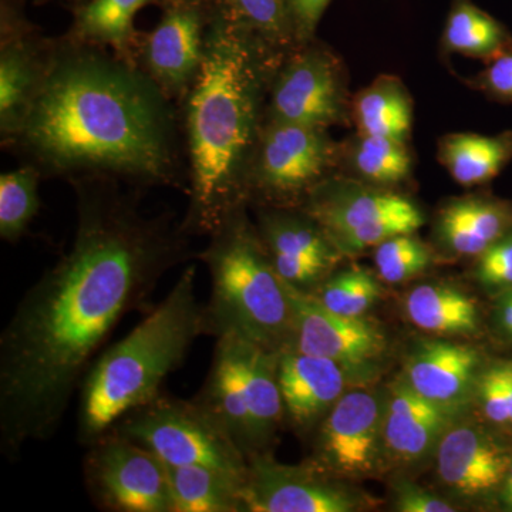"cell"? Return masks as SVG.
Instances as JSON below:
<instances>
[{"label":"cell","mask_w":512,"mask_h":512,"mask_svg":"<svg viewBox=\"0 0 512 512\" xmlns=\"http://www.w3.org/2000/svg\"><path fill=\"white\" fill-rule=\"evenodd\" d=\"M72 245L30 286L0 335V451L53 439L121 319L146 312L171 268L190 259L180 224L147 217L114 178L73 180Z\"/></svg>","instance_id":"6da1fadb"},{"label":"cell","mask_w":512,"mask_h":512,"mask_svg":"<svg viewBox=\"0 0 512 512\" xmlns=\"http://www.w3.org/2000/svg\"><path fill=\"white\" fill-rule=\"evenodd\" d=\"M40 173L178 184L170 97L137 63L64 37L15 140Z\"/></svg>","instance_id":"7a4b0ae2"},{"label":"cell","mask_w":512,"mask_h":512,"mask_svg":"<svg viewBox=\"0 0 512 512\" xmlns=\"http://www.w3.org/2000/svg\"><path fill=\"white\" fill-rule=\"evenodd\" d=\"M284 56L214 3L201 69L183 100L190 185L181 229L188 237H210L247 207L249 167Z\"/></svg>","instance_id":"3957f363"},{"label":"cell","mask_w":512,"mask_h":512,"mask_svg":"<svg viewBox=\"0 0 512 512\" xmlns=\"http://www.w3.org/2000/svg\"><path fill=\"white\" fill-rule=\"evenodd\" d=\"M197 269L187 266L163 301L94 360L79 390L76 439L87 447L128 413L163 394V384L205 333L204 303L195 293Z\"/></svg>","instance_id":"277c9868"},{"label":"cell","mask_w":512,"mask_h":512,"mask_svg":"<svg viewBox=\"0 0 512 512\" xmlns=\"http://www.w3.org/2000/svg\"><path fill=\"white\" fill-rule=\"evenodd\" d=\"M245 211L229 215L198 254L211 281L205 333L215 339L237 336L281 353L292 348L295 332L291 286L276 272Z\"/></svg>","instance_id":"5b68a950"},{"label":"cell","mask_w":512,"mask_h":512,"mask_svg":"<svg viewBox=\"0 0 512 512\" xmlns=\"http://www.w3.org/2000/svg\"><path fill=\"white\" fill-rule=\"evenodd\" d=\"M109 433L140 444L170 466L210 467L245 483L247 457L195 399L163 393L128 413Z\"/></svg>","instance_id":"8992f818"},{"label":"cell","mask_w":512,"mask_h":512,"mask_svg":"<svg viewBox=\"0 0 512 512\" xmlns=\"http://www.w3.org/2000/svg\"><path fill=\"white\" fill-rule=\"evenodd\" d=\"M301 208L342 255L414 234L424 224L423 212L406 195L333 175L313 188Z\"/></svg>","instance_id":"52a82bcc"},{"label":"cell","mask_w":512,"mask_h":512,"mask_svg":"<svg viewBox=\"0 0 512 512\" xmlns=\"http://www.w3.org/2000/svg\"><path fill=\"white\" fill-rule=\"evenodd\" d=\"M340 165V144L328 130L265 119L248 174V202L303 205Z\"/></svg>","instance_id":"ba28073f"},{"label":"cell","mask_w":512,"mask_h":512,"mask_svg":"<svg viewBox=\"0 0 512 512\" xmlns=\"http://www.w3.org/2000/svg\"><path fill=\"white\" fill-rule=\"evenodd\" d=\"M350 106L342 60L313 39L282 57L269 90L265 119L329 130L352 120Z\"/></svg>","instance_id":"9c48e42d"},{"label":"cell","mask_w":512,"mask_h":512,"mask_svg":"<svg viewBox=\"0 0 512 512\" xmlns=\"http://www.w3.org/2000/svg\"><path fill=\"white\" fill-rule=\"evenodd\" d=\"M84 487L107 512H175L165 464L150 450L107 433L87 446Z\"/></svg>","instance_id":"30bf717a"},{"label":"cell","mask_w":512,"mask_h":512,"mask_svg":"<svg viewBox=\"0 0 512 512\" xmlns=\"http://www.w3.org/2000/svg\"><path fill=\"white\" fill-rule=\"evenodd\" d=\"M156 29L141 37L140 66L171 100H184L204 59L212 0H163Z\"/></svg>","instance_id":"8fae6325"},{"label":"cell","mask_w":512,"mask_h":512,"mask_svg":"<svg viewBox=\"0 0 512 512\" xmlns=\"http://www.w3.org/2000/svg\"><path fill=\"white\" fill-rule=\"evenodd\" d=\"M55 42L37 35L22 0L0 2V131L15 143L47 73Z\"/></svg>","instance_id":"7c38bea8"},{"label":"cell","mask_w":512,"mask_h":512,"mask_svg":"<svg viewBox=\"0 0 512 512\" xmlns=\"http://www.w3.org/2000/svg\"><path fill=\"white\" fill-rule=\"evenodd\" d=\"M244 498L247 512H352L360 505L312 461L288 466L271 451L248 458Z\"/></svg>","instance_id":"4fadbf2b"},{"label":"cell","mask_w":512,"mask_h":512,"mask_svg":"<svg viewBox=\"0 0 512 512\" xmlns=\"http://www.w3.org/2000/svg\"><path fill=\"white\" fill-rule=\"evenodd\" d=\"M386 400L376 393H345L319 424L312 463L326 473L346 477L369 476L383 443Z\"/></svg>","instance_id":"5bb4252c"},{"label":"cell","mask_w":512,"mask_h":512,"mask_svg":"<svg viewBox=\"0 0 512 512\" xmlns=\"http://www.w3.org/2000/svg\"><path fill=\"white\" fill-rule=\"evenodd\" d=\"M291 286V285H289ZM295 332L292 348L326 357L346 373L366 372L383 355L386 339L375 323L328 311L309 292L292 288Z\"/></svg>","instance_id":"9a60e30c"},{"label":"cell","mask_w":512,"mask_h":512,"mask_svg":"<svg viewBox=\"0 0 512 512\" xmlns=\"http://www.w3.org/2000/svg\"><path fill=\"white\" fill-rule=\"evenodd\" d=\"M258 232L276 272L292 288L311 292L339 261V249L305 211L266 207Z\"/></svg>","instance_id":"2e32d148"},{"label":"cell","mask_w":512,"mask_h":512,"mask_svg":"<svg viewBox=\"0 0 512 512\" xmlns=\"http://www.w3.org/2000/svg\"><path fill=\"white\" fill-rule=\"evenodd\" d=\"M511 464L510 450L477 426L447 429L437 444V473L463 497L493 493L503 485Z\"/></svg>","instance_id":"e0dca14e"},{"label":"cell","mask_w":512,"mask_h":512,"mask_svg":"<svg viewBox=\"0 0 512 512\" xmlns=\"http://www.w3.org/2000/svg\"><path fill=\"white\" fill-rule=\"evenodd\" d=\"M348 373L326 357L296 349L279 353L278 380L284 412L293 429L308 433L345 394Z\"/></svg>","instance_id":"ac0fdd59"},{"label":"cell","mask_w":512,"mask_h":512,"mask_svg":"<svg viewBox=\"0 0 512 512\" xmlns=\"http://www.w3.org/2000/svg\"><path fill=\"white\" fill-rule=\"evenodd\" d=\"M194 399L220 423L248 460L252 456V430L242 373L241 338L217 339L210 372Z\"/></svg>","instance_id":"d6986e66"},{"label":"cell","mask_w":512,"mask_h":512,"mask_svg":"<svg viewBox=\"0 0 512 512\" xmlns=\"http://www.w3.org/2000/svg\"><path fill=\"white\" fill-rule=\"evenodd\" d=\"M480 355L468 345L433 340L414 349L406 382L431 402L454 410L477 386Z\"/></svg>","instance_id":"ffe728a7"},{"label":"cell","mask_w":512,"mask_h":512,"mask_svg":"<svg viewBox=\"0 0 512 512\" xmlns=\"http://www.w3.org/2000/svg\"><path fill=\"white\" fill-rule=\"evenodd\" d=\"M453 412L421 396L407 382L396 384L384 410V446L399 460L419 461L439 444Z\"/></svg>","instance_id":"44dd1931"},{"label":"cell","mask_w":512,"mask_h":512,"mask_svg":"<svg viewBox=\"0 0 512 512\" xmlns=\"http://www.w3.org/2000/svg\"><path fill=\"white\" fill-rule=\"evenodd\" d=\"M512 229V202L497 198H456L441 208L437 242L448 254L480 256Z\"/></svg>","instance_id":"7402d4cb"},{"label":"cell","mask_w":512,"mask_h":512,"mask_svg":"<svg viewBox=\"0 0 512 512\" xmlns=\"http://www.w3.org/2000/svg\"><path fill=\"white\" fill-rule=\"evenodd\" d=\"M163 0H79L67 39L79 45L109 47L127 62L138 63L141 37L134 19L141 9Z\"/></svg>","instance_id":"603a6c76"},{"label":"cell","mask_w":512,"mask_h":512,"mask_svg":"<svg viewBox=\"0 0 512 512\" xmlns=\"http://www.w3.org/2000/svg\"><path fill=\"white\" fill-rule=\"evenodd\" d=\"M241 356L251 416L252 456H255L271 451L272 441L285 417L278 380L279 352L241 339Z\"/></svg>","instance_id":"cb8c5ba5"},{"label":"cell","mask_w":512,"mask_h":512,"mask_svg":"<svg viewBox=\"0 0 512 512\" xmlns=\"http://www.w3.org/2000/svg\"><path fill=\"white\" fill-rule=\"evenodd\" d=\"M350 119L356 133L409 143L413 127L412 96L399 77L382 74L353 97Z\"/></svg>","instance_id":"d4e9b609"},{"label":"cell","mask_w":512,"mask_h":512,"mask_svg":"<svg viewBox=\"0 0 512 512\" xmlns=\"http://www.w3.org/2000/svg\"><path fill=\"white\" fill-rule=\"evenodd\" d=\"M439 161L463 187L490 183L512 163V131L447 134L439 141Z\"/></svg>","instance_id":"484cf974"},{"label":"cell","mask_w":512,"mask_h":512,"mask_svg":"<svg viewBox=\"0 0 512 512\" xmlns=\"http://www.w3.org/2000/svg\"><path fill=\"white\" fill-rule=\"evenodd\" d=\"M165 470L175 512H247L239 478L202 466L165 464Z\"/></svg>","instance_id":"4316f807"},{"label":"cell","mask_w":512,"mask_h":512,"mask_svg":"<svg viewBox=\"0 0 512 512\" xmlns=\"http://www.w3.org/2000/svg\"><path fill=\"white\" fill-rule=\"evenodd\" d=\"M512 42L504 23L485 12L473 0H451L441 35V49L490 62Z\"/></svg>","instance_id":"83f0119b"},{"label":"cell","mask_w":512,"mask_h":512,"mask_svg":"<svg viewBox=\"0 0 512 512\" xmlns=\"http://www.w3.org/2000/svg\"><path fill=\"white\" fill-rule=\"evenodd\" d=\"M409 143L392 138L356 133L349 143L340 144V165H346L360 181L392 190L413 174Z\"/></svg>","instance_id":"f1b7e54d"},{"label":"cell","mask_w":512,"mask_h":512,"mask_svg":"<svg viewBox=\"0 0 512 512\" xmlns=\"http://www.w3.org/2000/svg\"><path fill=\"white\" fill-rule=\"evenodd\" d=\"M407 316L426 332L468 335L478 329L476 302L448 285H420L406 299Z\"/></svg>","instance_id":"f546056e"},{"label":"cell","mask_w":512,"mask_h":512,"mask_svg":"<svg viewBox=\"0 0 512 512\" xmlns=\"http://www.w3.org/2000/svg\"><path fill=\"white\" fill-rule=\"evenodd\" d=\"M229 18L251 30L276 52L298 46L288 0H212Z\"/></svg>","instance_id":"4dcf8cb0"},{"label":"cell","mask_w":512,"mask_h":512,"mask_svg":"<svg viewBox=\"0 0 512 512\" xmlns=\"http://www.w3.org/2000/svg\"><path fill=\"white\" fill-rule=\"evenodd\" d=\"M40 177L42 173L33 164L0 175V237L3 241L18 242L39 212Z\"/></svg>","instance_id":"1f68e13d"},{"label":"cell","mask_w":512,"mask_h":512,"mask_svg":"<svg viewBox=\"0 0 512 512\" xmlns=\"http://www.w3.org/2000/svg\"><path fill=\"white\" fill-rule=\"evenodd\" d=\"M328 311L349 318H362L380 295V286L366 269L340 272L311 292Z\"/></svg>","instance_id":"d6a6232c"},{"label":"cell","mask_w":512,"mask_h":512,"mask_svg":"<svg viewBox=\"0 0 512 512\" xmlns=\"http://www.w3.org/2000/svg\"><path fill=\"white\" fill-rule=\"evenodd\" d=\"M433 251L414 234L397 235L377 245V274L387 284H402L429 268Z\"/></svg>","instance_id":"836d02e7"},{"label":"cell","mask_w":512,"mask_h":512,"mask_svg":"<svg viewBox=\"0 0 512 512\" xmlns=\"http://www.w3.org/2000/svg\"><path fill=\"white\" fill-rule=\"evenodd\" d=\"M468 83L488 99L512 104V42Z\"/></svg>","instance_id":"e575fe53"},{"label":"cell","mask_w":512,"mask_h":512,"mask_svg":"<svg viewBox=\"0 0 512 512\" xmlns=\"http://www.w3.org/2000/svg\"><path fill=\"white\" fill-rule=\"evenodd\" d=\"M476 275L490 288H512V229L478 256Z\"/></svg>","instance_id":"d590c367"},{"label":"cell","mask_w":512,"mask_h":512,"mask_svg":"<svg viewBox=\"0 0 512 512\" xmlns=\"http://www.w3.org/2000/svg\"><path fill=\"white\" fill-rule=\"evenodd\" d=\"M477 396L481 410L495 426H512L510 409L505 399L497 366L481 373L477 380Z\"/></svg>","instance_id":"8d00e7d4"},{"label":"cell","mask_w":512,"mask_h":512,"mask_svg":"<svg viewBox=\"0 0 512 512\" xmlns=\"http://www.w3.org/2000/svg\"><path fill=\"white\" fill-rule=\"evenodd\" d=\"M396 510L400 512H453L456 508L447 501L436 497L429 490L410 483L400 481L396 485Z\"/></svg>","instance_id":"74e56055"},{"label":"cell","mask_w":512,"mask_h":512,"mask_svg":"<svg viewBox=\"0 0 512 512\" xmlns=\"http://www.w3.org/2000/svg\"><path fill=\"white\" fill-rule=\"evenodd\" d=\"M332 0H288L299 45L312 42Z\"/></svg>","instance_id":"f35d334b"},{"label":"cell","mask_w":512,"mask_h":512,"mask_svg":"<svg viewBox=\"0 0 512 512\" xmlns=\"http://www.w3.org/2000/svg\"><path fill=\"white\" fill-rule=\"evenodd\" d=\"M495 366H497L498 375H500L501 384H503L512 424V362L498 363V365Z\"/></svg>","instance_id":"ab89813d"},{"label":"cell","mask_w":512,"mask_h":512,"mask_svg":"<svg viewBox=\"0 0 512 512\" xmlns=\"http://www.w3.org/2000/svg\"><path fill=\"white\" fill-rule=\"evenodd\" d=\"M498 318L505 332L512 336V291L505 293L498 305Z\"/></svg>","instance_id":"60d3db41"},{"label":"cell","mask_w":512,"mask_h":512,"mask_svg":"<svg viewBox=\"0 0 512 512\" xmlns=\"http://www.w3.org/2000/svg\"><path fill=\"white\" fill-rule=\"evenodd\" d=\"M503 500L512 511V464L503 483Z\"/></svg>","instance_id":"b9f144b4"},{"label":"cell","mask_w":512,"mask_h":512,"mask_svg":"<svg viewBox=\"0 0 512 512\" xmlns=\"http://www.w3.org/2000/svg\"><path fill=\"white\" fill-rule=\"evenodd\" d=\"M47 2H53V0H35L36 5H45ZM69 2H79V0H69Z\"/></svg>","instance_id":"7bdbcfd3"}]
</instances>
